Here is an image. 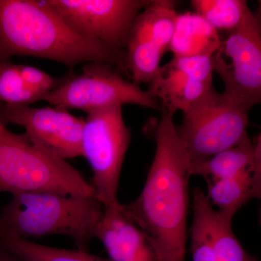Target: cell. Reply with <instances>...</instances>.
Instances as JSON below:
<instances>
[{"label":"cell","mask_w":261,"mask_h":261,"mask_svg":"<svg viewBox=\"0 0 261 261\" xmlns=\"http://www.w3.org/2000/svg\"><path fill=\"white\" fill-rule=\"evenodd\" d=\"M105 207L93 197L51 193L13 194L0 214V238L69 237L77 250L87 251L104 215Z\"/></svg>","instance_id":"3"},{"label":"cell","mask_w":261,"mask_h":261,"mask_svg":"<svg viewBox=\"0 0 261 261\" xmlns=\"http://www.w3.org/2000/svg\"><path fill=\"white\" fill-rule=\"evenodd\" d=\"M214 71L224 84L223 97L247 111L261 99L260 15L247 10L241 23L228 32L214 56Z\"/></svg>","instance_id":"7"},{"label":"cell","mask_w":261,"mask_h":261,"mask_svg":"<svg viewBox=\"0 0 261 261\" xmlns=\"http://www.w3.org/2000/svg\"><path fill=\"white\" fill-rule=\"evenodd\" d=\"M193 219L190 228V252L193 261H257L233 233L232 219L211 205L199 187L192 191Z\"/></svg>","instance_id":"11"},{"label":"cell","mask_w":261,"mask_h":261,"mask_svg":"<svg viewBox=\"0 0 261 261\" xmlns=\"http://www.w3.org/2000/svg\"><path fill=\"white\" fill-rule=\"evenodd\" d=\"M106 63H87L77 75L63 78L54 90L43 96L53 106L88 113L113 106L137 105L161 111L159 100L139 84L125 80Z\"/></svg>","instance_id":"6"},{"label":"cell","mask_w":261,"mask_h":261,"mask_svg":"<svg viewBox=\"0 0 261 261\" xmlns=\"http://www.w3.org/2000/svg\"><path fill=\"white\" fill-rule=\"evenodd\" d=\"M0 123L23 127L31 142L48 153L65 160L82 156L84 119L53 106L34 108L0 103Z\"/></svg>","instance_id":"10"},{"label":"cell","mask_w":261,"mask_h":261,"mask_svg":"<svg viewBox=\"0 0 261 261\" xmlns=\"http://www.w3.org/2000/svg\"><path fill=\"white\" fill-rule=\"evenodd\" d=\"M130 142V132L123 119L122 106L87 113L82 133V156L92 168L96 199L105 208L121 204L117 195Z\"/></svg>","instance_id":"5"},{"label":"cell","mask_w":261,"mask_h":261,"mask_svg":"<svg viewBox=\"0 0 261 261\" xmlns=\"http://www.w3.org/2000/svg\"><path fill=\"white\" fill-rule=\"evenodd\" d=\"M51 192L95 197L92 184L65 160L5 127L0 136V192Z\"/></svg>","instance_id":"4"},{"label":"cell","mask_w":261,"mask_h":261,"mask_svg":"<svg viewBox=\"0 0 261 261\" xmlns=\"http://www.w3.org/2000/svg\"><path fill=\"white\" fill-rule=\"evenodd\" d=\"M195 13L216 31L233 30L249 9L245 0H192Z\"/></svg>","instance_id":"19"},{"label":"cell","mask_w":261,"mask_h":261,"mask_svg":"<svg viewBox=\"0 0 261 261\" xmlns=\"http://www.w3.org/2000/svg\"><path fill=\"white\" fill-rule=\"evenodd\" d=\"M81 37L125 50L130 29L150 0H44Z\"/></svg>","instance_id":"8"},{"label":"cell","mask_w":261,"mask_h":261,"mask_svg":"<svg viewBox=\"0 0 261 261\" xmlns=\"http://www.w3.org/2000/svg\"><path fill=\"white\" fill-rule=\"evenodd\" d=\"M118 207L105 208L95 231L111 261H159L144 233Z\"/></svg>","instance_id":"13"},{"label":"cell","mask_w":261,"mask_h":261,"mask_svg":"<svg viewBox=\"0 0 261 261\" xmlns=\"http://www.w3.org/2000/svg\"><path fill=\"white\" fill-rule=\"evenodd\" d=\"M14 56L44 58L70 68L97 62L128 72L126 51L78 35L44 1L0 0V62Z\"/></svg>","instance_id":"2"},{"label":"cell","mask_w":261,"mask_h":261,"mask_svg":"<svg viewBox=\"0 0 261 261\" xmlns=\"http://www.w3.org/2000/svg\"><path fill=\"white\" fill-rule=\"evenodd\" d=\"M221 40L216 29L196 13L178 14L169 50L173 56H214Z\"/></svg>","instance_id":"17"},{"label":"cell","mask_w":261,"mask_h":261,"mask_svg":"<svg viewBox=\"0 0 261 261\" xmlns=\"http://www.w3.org/2000/svg\"><path fill=\"white\" fill-rule=\"evenodd\" d=\"M41 97L32 90L19 73L18 65L0 62V103L28 106L39 102Z\"/></svg>","instance_id":"20"},{"label":"cell","mask_w":261,"mask_h":261,"mask_svg":"<svg viewBox=\"0 0 261 261\" xmlns=\"http://www.w3.org/2000/svg\"><path fill=\"white\" fill-rule=\"evenodd\" d=\"M18 66L19 73L24 82L29 88L39 94L41 99L57 88L63 80V78L51 76L36 67L27 65H18Z\"/></svg>","instance_id":"22"},{"label":"cell","mask_w":261,"mask_h":261,"mask_svg":"<svg viewBox=\"0 0 261 261\" xmlns=\"http://www.w3.org/2000/svg\"><path fill=\"white\" fill-rule=\"evenodd\" d=\"M149 93L161 100V110L191 116L216 101L220 93L214 85L190 80L170 65L161 66V71L149 83Z\"/></svg>","instance_id":"12"},{"label":"cell","mask_w":261,"mask_h":261,"mask_svg":"<svg viewBox=\"0 0 261 261\" xmlns=\"http://www.w3.org/2000/svg\"><path fill=\"white\" fill-rule=\"evenodd\" d=\"M0 244L23 261H111L87 251L56 248L23 239L0 238Z\"/></svg>","instance_id":"18"},{"label":"cell","mask_w":261,"mask_h":261,"mask_svg":"<svg viewBox=\"0 0 261 261\" xmlns=\"http://www.w3.org/2000/svg\"><path fill=\"white\" fill-rule=\"evenodd\" d=\"M161 113L145 126L156 150L145 186L133 202L121 204L120 211L144 233L159 261H185L190 160L176 132L174 113Z\"/></svg>","instance_id":"1"},{"label":"cell","mask_w":261,"mask_h":261,"mask_svg":"<svg viewBox=\"0 0 261 261\" xmlns=\"http://www.w3.org/2000/svg\"><path fill=\"white\" fill-rule=\"evenodd\" d=\"M0 261H23L0 244Z\"/></svg>","instance_id":"23"},{"label":"cell","mask_w":261,"mask_h":261,"mask_svg":"<svg viewBox=\"0 0 261 261\" xmlns=\"http://www.w3.org/2000/svg\"><path fill=\"white\" fill-rule=\"evenodd\" d=\"M5 126H3V124H2L1 123H0V136H1L2 132H3V129H4Z\"/></svg>","instance_id":"24"},{"label":"cell","mask_w":261,"mask_h":261,"mask_svg":"<svg viewBox=\"0 0 261 261\" xmlns=\"http://www.w3.org/2000/svg\"><path fill=\"white\" fill-rule=\"evenodd\" d=\"M260 137H249L241 144L219 152L203 163L190 166V175L200 176L206 182L238 176L261 166Z\"/></svg>","instance_id":"15"},{"label":"cell","mask_w":261,"mask_h":261,"mask_svg":"<svg viewBox=\"0 0 261 261\" xmlns=\"http://www.w3.org/2000/svg\"><path fill=\"white\" fill-rule=\"evenodd\" d=\"M214 56H173L168 65L179 70L190 80L213 84Z\"/></svg>","instance_id":"21"},{"label":"cell","mask_w":261,"mask_h":261,"mask_svg":"<svg viewBox=\"0 0 261 261\" xmlns=\"http://www.w3.org/2000/svg\"><path fill=\"white\" fill-rule=\"evenodd\" d=\"M248 111L219 97L203 109L184 117L176 132L186 149L190 166L205 162L249 138Z\"/></svg>","instance_id":"9"},{"label":"cell","mask_w":261,"mask_h":261,"mask_svg":"<svg viewBox=\"0 0 261 261\" xmlns=\"http://www.w3.org/2000/svg\"><path fill=\"white\" fill-rule=\"evenodd\" d=\"M175 5L168 0L150 1L135 18L128 38L154 46L164 55L169 50L178 15Z\"/></svg>","instance_id":"14"},{"label":"cell","mask_w":261,"mask_h":261,"mask_svg":"<svg viewBox=\"0 0 261 261\" xmlns=\"http://www.w3.org/2000/svg\"><path fill=\"white\" fill-rule=\"evenodd\" d=\"M207 186L206 195L211 205L233 219L248 201L260 198L261 166L250 168L234 177L207 181Z\"/></svg>","instance_id":"16"}]
</instances>
